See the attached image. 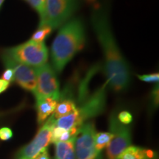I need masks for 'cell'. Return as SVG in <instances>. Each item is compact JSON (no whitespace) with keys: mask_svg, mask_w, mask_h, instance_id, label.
I'll list each match as a JSON object with an SVG mask.
<instances>
[{"mask_svg":"<svg viewBox=\"0 0 159 159\" xmlns=\"http://www.w3.org/2000/svg\"><path fill=\"white\" fill-rule=\"evenodd\" d=\"M91 24L104 54L107 85L116 92L126 90L131 81L130 69L116 44L103 7H95L91 14Z\"/></svg>","mask_w":159,"mask_h":159,"instance_id":"obj_1","label":"cell"},{"mask_svg":"<svg viewBox=\"0 0 159 159\" xmlns=\"http://www.w3.org/2000/svg\"><path fill=\"white\" fill-rule=\"evenodd\" d=\"M85 32L83 21L72 19L61 26L51 47V58L55 72L60 73L83 48Z\"/></svg>","mask_w":159,"mask_h":159,"instance_id":"obj_2","label":"cell"},{"mask_svg":"<svg viewBox=\"0 0 159 159\" xmlns=\"http://www.w3.org/2000/svg\"><path fill=\"white\" fill-rule=\"evenodd\" d=\"M107 83L101 87L91 97L85 99L80 106L66 116L55 119V127L63 130H69L72 128H80L81 125L103 112L105 106V88Z\"/></svg>","mask_w":159,"mask_h":159,"instance_id":"obj_3","label":"cell"},{"mask_svg":"<svg viewBox=\"0 0 159 159\" xmlns=\"http://www.w3.org/2000/svg\"><path fill=\"white\" fill-rule=\"evenodd\" d=\"M78 6V0H46L39 27L46 26L54 30L70 19Z\"/></svg>","mask_w":159,"mask_h":159,"instance_id":"obj_4","label":"cell"},{"mask_svg":"<svg viewBox=\"0 0 159 159\" xmlns=\"http://www.w3.org/2000/svg\"><path fill=\"white\" fill-rule=\"evenodd\" d=\"M16 61L36 69L47 63L49 51L43 42L30 41L5 50Z\"/></svg>","mask_w":159,"mask_h":159,"instance_id":"obj_5","label":"cell"},{"mask_svg":"<svg viewBox=\"0 0 159 159\" xmlns=\"http://www.w3.org/2000/svg\"><path fill=\"white\" fill-rule=\"evenodd\" d=\"M109 132L113 134V139L106 148L107 159H116L122 151L131 145V128L119 122L116 113L113 112L109 118Z\"/></svg>","mask_w":159,"mask_h":159,"instance_id":"obj_6","label":"cell"},{"mask_svg":"<svg viewBox=\"0 0 159 159\" xmlns=\"http://www.w3.org/2000/svg\"><path fill=\"white\" fill-rule=\"evenodd\" d=\"M35 69L36 87L33 93L35 99L51 97L59 101L61 97L60 83L54 69L47 63Z\"/></svg>","mask_w":159,"mask_h":159,"instance_id":"obj_7","label":"cell"},{"mask_svg":"<svg viewBox=\"0 0 159 159\" xmlns=\"http://www.w3.org/2000/svg\"><path fill=\"white\" fill-rule=\"evenodd\" d=\"M96 133L93 122L81 125L75 139V159H103L102 151L97 150L94 144Z\"/></svg>","mask_w":159,"mask_h":159,"instance_id":"obj_8","label":"cell"},{"mask_svg":"<svg viewBox=\"0 0 159 159\" xmlns=\"http://www.w3.org/2000/svg\"><path fill=\"white\" fill-rule=\"evenodd\" d=\"M55 123L54 117L52 116L49 117L38 131L33 140L18 151L16 159H34L41 151L47 148L51 142Z\"/></svg>","mask_w":159,"mask_h":159,"instance_id":"obj_9","label":"cell"},{"mask_svg":"<svg viewBox=\"0 0 159 159\" xmlns=\"http://www.w3.org/2000/svg\"><path fill=\"white\" fill-rule=\"evenodd\" d=\"M2 59L6 68L11 69L14 74V81L21 88L33 92L36 87L35 69L16 61L5 51Z\"/></svg>","mask_w":159,"mask_h":159,"instance_id":"obj_10","label":"cell"},{"mask_svg":"<svg viewBox=\"0 0 159 159\" xmlns=\"http://www.w3.org/2000/svg\"><path fill=\"white\" fill-rule=\"evenodd\" d=\"M58 100L51 97L36 99L35 108L37 111V122L39 125H43L49 116L53 114Z\"/></svg>","mask_w":159,"mask_h":159,"instance_id":"obj_11","label":"cell"},{"mask_svg":"<svg viewBox=\"0 0 159 159\" xmlns=\"http://www.w3.org/2000/svg\"><path fill=\"white\" fill-rule=\"evenodd\" d=\"M116 159H158L155 151L130 145L121 152Z\"/></svg>","mask_w":159,"mask_h":159,"instance_id":"obj_12","label":"cell"},{"mask_svg":"<svg viewBox=\"0 0 159 159\" xmlns=\"http://www.w3.org/2000/svg\"><path fill=\"white\" fill-rule=\"evenodd\" d=\"M77 104L75 102L73 98H71L66 91H65L63 94H61L59 101L56 105V108L52 115L55 119H57L61 117L66 116L71 112H73L77 108Z\"/></svg>","mask_w":159,"mask_h":159,"instance_id":"obj_13","label":"cell"},{"mask_svg":"<svg viewBox=\"0 0 159 159\" xmlns=\"http://www.w3.org/2000/svg\"><path fill=\"white\" fill-rule=\"evenodd\" d=\"M76 137L66 142L55 143V159H75Z\"/></svg>","mask_w":159,"mask_h":159,"instance_id":"obj_14","label":"cell"},{"mask_svg":"<svg viewBox=\"0 0 159 159\" xmlns=\"http://www.w3.org/2000/svg\"><path fill=\"white\" fill-rule=\"evenodd\" d=\"M80 128H72L69 130H63V129L55 127L52 134L51 142L55 144L57 142H66L70 139L75 138L78 134Z\"/></svg>","mask_w":159,"mask_h":159,"instance_id":"obj_15","label":"cell"},{"mask_svg":"<svg viewBox=\"0 0 159 159\" xmlns=\"http://www.w3.org/2000/svg\"><path fill=\"white\" fill-rule=\"evenodd\" d=\"M113 139V134L111 132H98L94 136V144L97 150L102 151L110 144Z\"/></svg>","mask_w":159,"mask_h":159,"instance_id":"obj_16","label":"cell"},{"mask_svg":"<svg viewBox=\"0 0 159 159\" xmlns=\"http://www.w3.org/2000/svg\"><path fill=\"white\" fill-rule=\"evenodd\" d=\"M52 32V30L49 27H46V26L39 27V29L33 33L30 40L35 42H43V41L49 36Z\"/></svg>","mask_w":159,"mask_h":159,"instance_id":"obj_17","label":"cell"},{"mask_svg":"<svg viewBox=\"0 0 159 159\" xmlns=\"http://www.w3.org/2000/svg\"><path fill=\"white\" fill-rule=\"evenodd\" d=\"M25 1L38 12L39 16L42 14L45 7L46 0H25Z\"/></svg>","mask_w":159,"mask_h":159,"instance_id":"obj_18","label":"cell"},{"mask_svg":"<svg viewBox=\"0 0 159 159\" xmlns=\"http://www.w3.org/2000/svg\"><path fill=\"white\" fill-rule=\"evenodd\" d=\"M117 119L119 122L125 125H130L133 121V116L129 111H120L118 114H116Z\"/></svg>","mask_w":159,"mask_h":159,"instance_id":"obj_19","label":"cell"},{"mask_svg":"<svg viewBox=\"0 0 159 159\" xmlns=\"http://www.w3.org/2000/svg\"><path fill=\"white\" fill-rule=\"evenodd\" d=\"M139 79L145 83H158L159 81V74L158 73H152V74L137 75Z\"/></svg>","mask_w":159,"mask_h":159,"instance_id":"obj_20","label":"cell"},{"mask_svg":"<svg viewBox=\"0 0 159 159\" xmlns=\"http://www.w3.org/2000/svg\"><path fill=\"white\" fill-rule=\"evenodd\" d=\"M13 136V131L11 128H7V127L0 128V139L2 141H8L12 139Z\"/></svg>","mask_w":159,"mask_h":159,"instance_id":"obj_21","label":"cell"},{"mask_svg":"<svg viewBox=\"0 0 159 159\" xmlns=\"http://www.w3.org/2000/svg\"><path fill=\"white\" fill-rule=\"evenodd\" d=\"M2 79L8 83L14 81V74H13V70L10 68H6L2 76Z\"/></svg>","mask_w":159,"mask_h":159,"instance_id":"obj_22","label":"cell"},{"mask_svg":"<svg viewBox=\"0 0 159 159\" xmlns=\"http://www.w3.org/2000/svg\"><path fill=\"white\" fill-rule=\"evenodd\" d=\"M152 101L155 106L158 105V85L155 87L153 91H152Z\"/></svg>","mask_w":159,"mask_h":159,"instance_id":"obj_23","label":"cell"},{"mask_svg":"<svg viewBox=\"0 0 159 159\" xmlns=\"http://www.w3.org/2000/svg\"><path fill=\"white\" fill-rule=\"evenodd\" d=\"M34 159H50V157H49L48 152V149L46 148L44 150H43Z\"/></svg>","mask_w":159,"mask_h":159,"instance_id":"obj_24","label":"cell"},{"mask_svg":"<svg viewBox=\"0 0 159 159\" xmlns=\"http://www.w3.org/2000/svg\"><path fill=\"white\" fill-rule=\"evenodd\" d=\"M9 85L10 83L2 79H0V94H2V93L4 92L6 89L8 88Z\"/></svg>","mask_w":159,"mask_h":159,"instance_id":"obj_25","label":"cell"},{"mask_svg":"<svg viewBox=\"0 0 159 159\" xmlns=\"http://www.w3.org/2000/svg\"><path fill=\"white\" fill-rule=\"evenodd\" d=\"M87 2H89L90 3H95L96 2V0H86Z\"/></svg>","mask_w":159,"mask_h":159,"instance_id":"obj_26","label":"cell"},{"mask_svg":"<svg viewBox=\"0 0 159 159\" xmlns=\"http://www.w3.org/2000/svg\"><path fill=\"white\" fill-rule=\"evenodd\" d=\"M4 1H5V0H0V6L2 5V3L4 2Z\"/></svg>","mask_w":159,"mask_h":159,"instance_id":"obj_27","label":"cell"}]
</instances>
